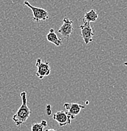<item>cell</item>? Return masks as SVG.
<instances>
[{
	"label": "cell",
	"instance_id": "obj_13",
	"mask_svg": "<svg viewBox=\"0 0 127 131\" xmlns=\"http://www.w3.org/2000/svg\"><path fill=\"white\" fill-rule=\"evenodd\" d=\"M124 65H125V66H127V62H124Z\"/></svg>",
	"mask_w": 127,
	"mask_h": 131
},
{
	"label": "cell",
	"instance_id": "obj_2",
	"mask_svg": "<svg viewBox=\"0 0 127 131\" xmlns=\"http://www.w3.org/2000/svg\"><path fill=\"white\" fill-rule=\"evenodd\" d=\"M24 5L32 9L33 15V21L36 22H40V21H46L49 18V13L46 9L42 8L33 6L28 1H24Z\"/></svg>",
	"mask_w": 127,
	"mask_h": 131
},
{
	"label": "cell",
	"instance_id": "obj_11",
	"mask_svg": "<svg viewBox=\"0 0 127 131\" xmlns=\"http://www.w3.org/2000/svg\"><path fill=\"white\" fill-rule=\"evenodd\" d=\"M46 114L49 116H50L52 114L51 105H47V106H46Z\"/></svg>",
	"mask_w": 127,
	"mask_h": 131
},
{
	"label": "cell",
	"instance_id": "obj_7",
	"mask_svg": "<svg viewBox=\"0 0 127 131\" xmlns=\"http://www.w3.org/2000/svg\"><path fill=\"white\" fill-rule=\"evenodd\" d=\"M64 106L67 112L74 117L79 114L81 109L85 108V106L77 103H65L64 104Z\"/></svg>",
	"mask_w": 127,
	"mask_h": 131
},
{
	"label": "cell",
	"instance_id": "obj_8",
	"mask_svg": "<svg viewBox=\"0 0 127 131\" xmlns=\"http://www.w3.org/2000/svg\"><path fill=\"white\" fill-rule=\"evenodd\" d=\"M47 39L49 42L54 43L57 47H59L62 44V40L57 36L54 28H50L47 35Z\"/></svg>",
	"mask_w": 127,
	"mask_h": 131
},
{
	"label": "cell",
	"instance_id": "obj_4",
	"mask_svg": "<svg viewBox=\"0 0 127 131\" xmlns=\"http://www.w3.org/2000/svg\"><path fill=\"white\" fill-rule=\"evenodd\" d=\"M80 35L86 45L89 44L93 41V37L95 35V32L91 27L89 23H84L79 27Z\"/></svg>",
	"mask_w": 127,
	"mask_h": 131
},
{
	"label": "cell",
	"instance_id": "obj_6",
	"mask_svg": "<svg viewBox=\"0 0 127 131\" xmlns=\"http://www.w3.org/2000/svg\"><path fill=\"white\" fill-rule=\"evenodd\" d=\"M73 21L69 20L68 18L65 17L63 19V24L59 29L58 32L66 39H69L74 31V27L72 25Z\"/></svg>",
	"mask_w": 127,
	"mask_h": 131
},
{
	"label": "cell",
	"instance_id": "obj_9",
	"mask_svg": "<svg viewBox=\"0 0 127 131\" xmlns=\"http://www.w3.org/2000/svg\"><path fill=\"white\" fill-rule=\"evenodd\" d=\"M99 17V15L97 13L95 9H91L89 12H87L84 15L83 20L84 23H91L95 22L97 20V19Z\"/></svg>",
	"mask_w": 127,
	"mask_h": 131
},
{
	"label": "cell",
	"instance_id": "obj_1",
	"mask_svg": "<svg viewBox=\"0 0 127 131\" xmlns=\"http://www.w3.org/2000/svg\"><path fill=\"white\" fill-rule=\"evenodd\" d=\"M20 96L22 103L16 114L12 117V120L17 127H20L22 124L27 122V119L29 118L31 114L30 110L27 105V92L25 91H22L20 93Z\"/></svg>",
	"mask_w": 127,
	"mask_h": 131
},
{
	"label": "cell",
	"instance_id": "obj_10",
	"mask_svg": "<svg viewBox=\"0 0 127 131\" xmlns=\"http://www.w3.org/2000/svg\"><path fill=\"white\" fill-rule=\"evenodd\" d=\"M47 126V121L42 120L40 123H34L31 126V131H45L44 128Z\"/></svg>",
	"mask_w": 127,
	"mask_h": 131
},
{
	"label": "cell",
	"instance_id": "obj_5",
	"mask_svg": "<svg viewBox=\"0 0 127 131\" xmlns=\"http://www.w3.org/2000/svg\"><path fill=\"white\" fill-rule=\"evenodd\" d=\"M76 117H72L68 112L65 111H58L54 114L53 119L59 124L61 127H64L65 125H70L72 120L75 119Z\"/></svg>",
	"mask_w": 127,
	"mask_h": 131
},
{
	"label": "cell",
	"instance_id": "obj_3",
	"mask_svg": "<svg viewBox=\"0 0 127 131\" xmlns=\"http://www.w3.org/2000/svg\"><path fill=\"white\" fill-rule=\"evenodd\" d=\"M35 66L37 68L36 76L39 78V80H42L45 77L50 75L51 69L49 66V62L43 61L40 58H38Z\"/></svg>",
	"mask_w": 127,
	"mask_h": 131
},
{
	"label": "cell",
	"instance_id": "obj_12",
	"mask_svg": "<svg viewBox=\"0 0 127 131\" xmlns=\"http://www.w3.org/2000/svg\"><path fill=\"white\" fill-rule=\"evenodd\" d=\"M45 131H57V130L54 129H46V130H45Z\"/></svg>",
	"mask_w": 127,
	"mask_h": 131
}]
</instances>
